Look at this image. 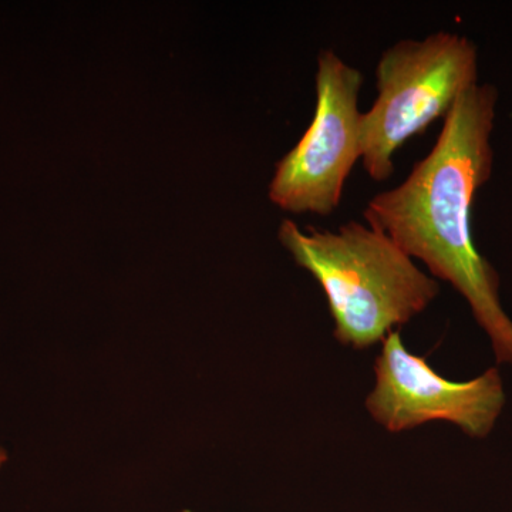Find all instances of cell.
I'll use <instances>...</instances> for the list:
<instances>
[{
    "label": "cell",
    "instance_id": "8992f818",
    "mask_svg": "<svg viewBox=\"0 0 512 512\" xmlns=\"http://www.w3.org/2000/svg\"><path fill=\"white\" fill-rule=\"evenodd\" d=\"M6 460H8V454H6V451L3 450L2 447H0V467H2L3 464L6 463Z\"/></svg>",
    "mask_w": 512,
    "mask_h": 512
},
{
    "label": "cell",
    "instance_id": "277c9868",
    "mask_svg": "<svg viewBox=\"0 0 512 512\" xmlns=\"http://www.w3.org/2000/svg\"><path fill=\"white\" fill-rule=\"evenodd\" d=\"M363 74L333 49L318 53L316 107L311 126L275 167L269 198L292 214L328 217L360 160Z\"/></svg>",
    "mask_w": 512,
    "mask_h": 512
},
{
    "label": "cell",
    "instance_id": "5b68a950",
    "mask_svg": "<svg viewBox=\"0 0 512 512\" xmlns=\"http://www.w3.org/2000/svg\"><path fill=\"white\" fill-rule=\"evenodd\" d=\"M375 379L366 410L390 433L448 421L471 439H485L505 406L503 377L495 367L476 379L453 382L440 376L424 357L410 353L399 330L383 340Z\"/></svg>",
    "mask_w": 512,
    "mask_h": 512
},
{
    "label": "cell",
    "instance_id": "7a4b0ae2",
    "mask_svg": "<svg viewBox=\"0 0 512 512\" xmlns=\"http://www.w3.org/2000/svg\"><path fill=\"white\" fill-rule=\"evenodd\" d=\"M296 265L318 281L328 299L336 340L356 350L383 342L426 311L440 284L383 232L349 221L338 231H302L291 220L278 232Z\"/></svg>",
    "mask_w": 512,
    "mask_h": 512
},
{
    "label": "cell",
    "instance_id": "3957f363",
    "mask_svg": "<svg viewBox=\"0 0 512 512\" xmlns=\"http://www.w3.org/2000/svg\"><path fill=\"white\" fill-rule=\"evenodd\" d=\"M375 103L362 116L360 161L377 183L394 173V154L478 83V50L457 33L403 39L376 66Z\"/></svg>",
    "mask_w": 512,
    "mask_h": 512
},
{
    "label": "cell",
    "instance_id": "6da1fadb",
    "mask_svg": "<svg viewBox=\"0 0 512 512\" xmlns=\"http://www.w3.org/2000/svg\"><path fill=\"white\" fill-rule=\"evenodd\" d=\"M497 100L493 84L468 89L430 153L402 184L367 202L363 217L433 278L453 286L490 338L497 363L512 366V319L501 303L500 276L478 252L471 229L474 198L493 174Z\"/></svg>",
    "mask_w": 512,
    "mask_h": 512
}]
</instances>
